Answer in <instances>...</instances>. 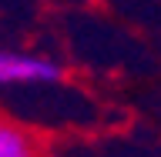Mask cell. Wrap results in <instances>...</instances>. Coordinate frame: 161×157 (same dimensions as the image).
<instances>
[{
    "label": "cell",
    "instance_id": "1",
    "mask_svg": "<svg viewBox=\"0 0 161 157\" xmlns=\"http://www.w3.org/2000/svg\"><path fill=\"white\" fill-rule=\"evenodd\" d=\"M64 80V67L40 54H20V50H0V87L17 84H57Z\"/></svg>",
    "mask_w": 161,
    "mask_h": 157
},
{
    "label": "cell",
    "instance_id": "2",
    "mask_svg": "<svg viewBox=\"0 0 161 157\" xmlns=\"http://www.w3.org/2000/svg\"><path fill=\"white\" fill-rule=\"evenodd\" d=\"M0 157H40V144L30 130L0 117Z\"/></svg>",
    "mask_w": 161,
    "mask_h": 157
}]
</instances>
